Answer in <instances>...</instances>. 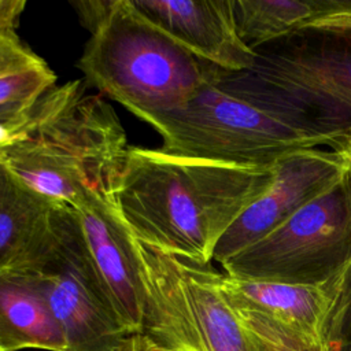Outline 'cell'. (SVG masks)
<instances>
[{"instance_id":"obj_1","label":"cell","mask_w":351,"mask_h":351,"mask_svg":"<svg viewBox=\"0 0 351 351\" xmlns=\"http://www.w3.org/2000/svg\"><path fill=\"white\" fill-rule=\"evenodd\" d=\"M271 178L273 167L247 169L129 147L112 200L137 241L208 265L218 241Z\"/></svg>"},{"instance_id":"obj_2","label":"cell","mask_w":351,"mask_h":351,"mask_svg":"<svg viewBox=\"0 0 351 351\" xmlns=\"http://www.w3.org/2000/svg\"><path fill=\"white\" fill-rule=\"evenodd\" d=\"M128 149L114 108L75 80L45 93L0 147V162L32 192L73 206L90 193L112 199Z\"/></svg>"},{"instance_id":"obj_3","label":"cell","mask_w":351,"mask_h":351,"mask_svg":"<svg viewBox=\"0 0 351 351\" xmlns=\"http://www.w3.org/2000/svg\"><path fill=\"white\" fill-rule=\"evenodd\" d=\"M74 7L90 33L78 62L85 82L144 122L185 104L219 69L182 48L132 0Z\"/></svg>"},{"instance_id":"obj_4","label":"cell","mask_w":351,"mask_h":351,"mask_svg":"<svg viewBox=\"0 0 351 351\" xmlns=\"http://www.w3.org/2000/svg\"><path fill=\"white\" fill-rule=\"evenodd\" d=\"M221 70L185 104L147 121L162 137V151L247 169H270L296 151L350 147L351 138L232 90L221 82Z\"/></svg>"},{"instance_id":"obj_5","label":"cell","mask_w":351,"mask_h":351,"mask_svg":"<svg viewBox=\"0 0 351 351\" xmlns=\"http://www.w3.org/2000/svg\"><path fill=\"white\" fill-rule=\"evenodd\" d=\"M244 71H219L232 90L351 138V29L310 30L255 49Z\"/></svg>"},{"instance_id":"obj_6","label":"cell","mask_w":351,"mask_h":351,"mask_svg":"<svg viewBox=\"0 0 351 351\" xmlns=\"http://www.w3.org/2000/svg\"><path fill=\"white\" fill-rule=\"evenodd\" d=\"M16 269L44 295L64 351H121L130 333L108 300L71 206H53L44 233Z\"/></svg>"},{"instance_id":"obj_7","label":"cell","mask_w":351,"mask_h":351,"mask_svg":"<svg viewBox=\"0 0 351 351\" xmlns=\"http://www.w3.org/2000/svg\"><path fill=\"white\" fill-rule=\"evenodd\" d=\"M351 265V176L221 266L237 278L288 284L326 281Z\"/></svg>"},{"instance_id":"obj_8","label":"cell","mask_w":351,"mask_h":351,"mask_svg":"<svg viewBox=\"0 0 351 351\" xmlns=\"http://www.w3.org/2000/svg\"><path fill=\"white\" fill-rule=\"evenodd\" d=\"M218 285L241 322L276 348L335 344L351 300V265L317 284H288L218 274Z\"/></svg>"},{"instance_id":"obj_9","label":"cell","mask_w":351,"mask_h":351,"mask_svg":"<svg viewBox=\"0 0 351 351\" xmlns=\"http://www.w3.org/2000/svg\"><path fill=\"white\" fill-rule=\"evenodd\" d=\"M350 170V147L310 148L281 158L273 178L218 241L213 261H225L256 243L308 202L324 195Z\"/></svg>"},{"instance_id":"obj_10","label":"cell","mask_w":351,"mask_h":351,"mask_svg":"<svg viewBox=\"0 0 351 351\" xmlns=\"http://www.w3.org/2000/svg\"><path fill=\"white\" fill-rule=\"evenodd\" d=\"M93 266L117 315L130 333L144 336L147 295L136 239L119 218L114 200L86 195L73 206Z\"/></svg>"},{"instance_id":"obj_11","label":"cell","mask_w":351,"mask_h":351,"mask_svg":"<svg viewBox=\"0 0 351 351\" xmlns=\"http://www.w3.org/2000/svg\"><path fill=\"white\" fill-rule=\"evenodd\" d=\"M156 27L188 52L225 71L254 66L255 51L240 36L233 0H132Z\"/></svg>"},{"instance_id":"obj_12","label":"cell","mask_w":351,"mask_h":351,"mask_svg":"<svg viewBox=\"0 0 351 351\" xmlns=\"http://www.w3.org/2000/svg\"><path fill=\"white\" fill-rule=\"evenodd\" d=\"M244 43L259 47L310 30L351 29V0H233Z\"/></svg>"},{"instance_id":"obj_13","label":"cell","mask_w":351,"mask_h":351,"mask_svg":"<svg viewBox=\"0 0 351 351\" xmlns=\"http://www.w3.org/2000/svg\"><path fill=\"white\" fill-rule=\"evenodd\" d=\"M186 299L204 351H274L254 335L226 302L211 263L177 258Z\"/></svg>"},{"instance_id":"obj_14","label":"cell","mask_w":351,"mask_h":351,"mask_svg":"<svg viewBox=\"0 0 351 351\" xmlns=\"http://www.w3.org/2000/svg\"><path fill=\"white\" fill-rule=\"evenodd\" d=\"M56 318L33 278L21 269L0 274V351H64Z\"/></svg>"},{"instance_id":"obj_15","label":"cell","mask_w":351,"mask_h":351,"mask_svg":"<svg viewBox=\"0 0 351 351\" xmlns=\"http://www.w3.org/2000/svg\"><path fill=\"white\" fill-rule=\"evenodd\" d=\"M55 204L22 185L0 162V274L22 265Z\"/></svg>"},{"instance_id":"obj_16","label":"cell","mask_w":351,"mask_h":351,"mask_svg":"<svg viewBox=\"0 0 351 351\" xmlns=\"http://www.w3.org/2000/svg\"><path fill=\"white\" fill-rule=\"evenodd\" d=\"M26 7L23 0H0V29L16 30L19 16Z\"/></svg>"},{"instance_id":"obj_17","label":"cell","mask_w":351,"mask_h":351,"mask_svg":"<svg viewBox=\"0 0 351 351\" xmlns=\"http://www.w3.org/2000/svg\"><path fill=\"white\" fill-rule=\"evenodd\" d=\"M121 351H186V350H180V348H169L163 346H158L152 343L149 339L140 336V335H133L126 339L123 343Z\"/></svg>"},{"instance_id":"obj_18","label":"cell","mask_w":351,"mask_h":351,"mask_svg":"<svg viewBox=\"0 0 351 351\" xmlns=\"http://www.w3.org/2000/svg\"><path fill=\"white\" fill-rule=\"evenodd\" d=\"M333 351H351V300L346 311L337 340L335 341Z\"/></svg>"},{"instance_id":"obj_19","label":"cell","mask_w":351,"mask_h":351,"mask_svg":"<svg viewBox=\"0 0 351 351\" xmlns=\"http://www.w3.org/2000/svg\"><path fill=\"white\" fill-rule=\"evenodd\" d=\"M335 344L329 343V344H324V346H317V347H310V348H276L274 351H333Z\"/></svg>"},{"instance_id":"obj_20","label":"cell","mask_w":351,"mask_h":351,"mask_svg":"<svg viewBox=\"0 0 351 351\" xmlns=\"http://www.w3.org/2000/svg\"><path fill=\"white\" fill-rule=\"evenodd\" d=\"M350 176H351V144H350V170H348Z\"/></svg>"}]
</instances>
